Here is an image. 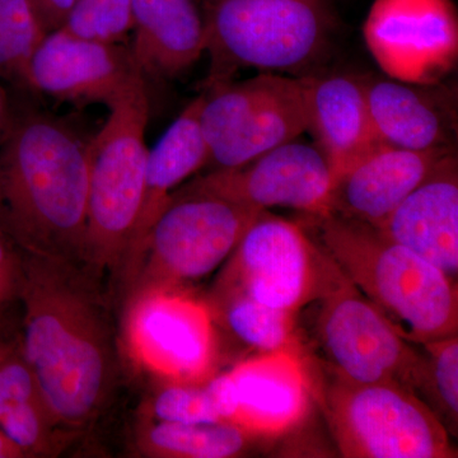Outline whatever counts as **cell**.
<instances>
[{
	"label": "cell",
	"mask_w": 458,
	"mask_h": 458,
	"mask_svg": "<svg viewBox=\"0 0 458 458\" xmlns=\"http://www.w3.org/2000/svg\"><path fill=\"white\" fill-rule=\"evenodd\" d=\"M147 417L165 423L222 420L203 382H165L147 405Z\"/></svg>",
	"instance_id": "cell-27"
},
{
	"label": "cell",
	"mask_w": 458,
	"mask_h": 458,
	"mask_svg": "<svg viewBox=\"0 0 458 458\" xmlns=\"http://www.w3.org/2000/svg\"><path fill=\"white\" fill-rule=\"evenodd\" d=\"M0 458H26L23 452L0 432Z\"/></svg>",
	"instance_id": "cell-34"
},
{
	"label": "cell",
	"mask_w": 458,
	"mask_h": 458,
	"mask_svg": "<svg viewBox=\"0 0 458 458\" xmlns=\"http://www.w3.org/2000/svg\"><path fill=\"white\" fill-rule=\"evenodd\" d=\"M379 231L458 278V162L451 152L382 223Z\"/></svg>",
	"instance_id": "cell-19"
},
{
	"label": "cell",
	"mask_w": 458,
	"mask_h": 458,
	"mask_svg": "<svg viewBox=\"0 0 458 458\" xmlns=\"http://www.w3.org/2000/svg\"><path fill=\"white\" fill-rule=\"evenodd\" d=\"M203 96H199L172 123L153 149L148 150L140 212L125 261L120 291L125 294L137 276L150 228L183 181L207 167L209 153L200 126Z\"/></svg>",
	"instance_id": "cell-20"
},
{
	"label": "cell",
	"mask_w": 458,
	"mask_h": 458,
	"mask_svg": "<svg viewBox=\"0 0 458 458\" xmlns=\"http://www.w3.org/2000/svg\"><path fill=\"white\" fill-rule=\"evenodd\" d=\"M318 400L345 458H456L438 418L396 382L351 384L331 377Z\"/></svg>",
	"instance_id": "cell-7"
},
{
	"label": "cell",
	"mask_w": 458,
	"mask_h": 458,
	"mask_svg": "<svg viewBox=\"0 0 458 458\" xmlns=\"http://www.w3.org/2000/svg\"><path fill=\"white\" fill-rule=\"evenodd\" d=\"M131 53L144 77L172 80L207 51V32L194 0H132Z\"/></svg>",
	"instance_id": "cell-21"
},
{
	"label": "cell",
	"mask_w": 458,
	"mask_h": 458,
	"mask_svg": "<svg viewBox=\"0 0 458 458\" xmlns=\"http://www.w3.org/2000/svg\"><path fill=\"white\" fill-rule=\"evenodd\" d=\"M228 373L236 393L234 423L256 436L271 441L309 414L312 384L302 352H261Z\"/></svg>",
	"instance_id": "cell-16"
},
{
	"label": "cell",
	"mask_w": 458,
	"mask_h": 458,
	"mask_svg": "<svg viewBox=\"0 0 458 458\" xmlns=\"http://www.w3.org/2000/svg\"><path fill=\"white\" fill-rule=\"evenodd\" d=\"M333 174L315 144L300 138L246 164L212 170L182 189L207 192L262 212L288 208L300 214L327 212Z\"/></svg>",
	"instance_id": "cell-13"
},
{
	"label": "cell",
	"mask_w": 458,
	"mask_h": 458,
	"mask_svg": "<svg viewBox=\"0 0 458 458\" xmlns=\"http://www.w3.org/2000/svg\"><path fill=\"white\" fill-rule=\"evenodd\" d=\"M60 426L41 394L21 403L0 420V432L23 452L25 457L54 456L62 447Z\"/></svg>",
	"instance_id": "cell-26"
},
{
	"label": "cell",
	"mask_w": 458,
	"mask_h": 458,
	"mask_svg": "<svg viewBox=\"0 0 458 458\" xmlns=\"http://www.w3.org/2000/svg\"><path fill=\"white\" fill-rule=\"evenodd\" d=\"M318 249L302 225L262 210L225 262L213 295L240 293L298 315L315 294Z\"/></svg>",
	"instance_id": "cell-11"
},
{
	"label": "cell",
	"mask_w": 458,
	"mask_h": 458,
	"mask_svg": "<svg viewBox=\"0 0 458 458\" xmlns=\"http://www.w3.org/2000/svg\"><path fill=\"white\" fill-rule=\"evenodd\" d=\"M90 140L86 233L81 269L102 288L120 285L123 261L140 216L148 148L146 82L108 106Z\"/></svg>",
	"instance_id": "cell-4"
},
{
	"label": "cell",
	"mask_w": 458,
	"mask_h": 458,
	"mask_svg": "<svg viewBox=\"0 0 458 458\" xmlns=\"http://www.w3.org/2000/svg\"><path fill=\"white\" fill-rule=\"evenodd\" d=\"M454 148L408 150L379 144L333 182L327 212L381 227Z\"/></svg>",
	"instance_id": "cell-17"
},
{
	"label": "cell",
	"mask_w": 458,
	"mask_h": 458,
	"mask_svg": "<svg viewBox=\"0 0 458 458\" xmlns=\"http://www.w3.org/2000/svg\"><path fill=\"white\" fill-rule=\"evenodd\" d=\"M370 55L387 77L443 82L458 60L454 0H375L363 26Z\"/></svg>",
	"instance_id": "cell-12"
},
{
	"label": "cell",
	"mask_w": 458,
	"mask_h": 458,
	"mask_svg": "<svg viewBox=\"0 0 458 458\" xmlns=\"http://www.w3.org/2000/svg\"><path fill=\"white\" fill-rule=\"evenodd\" d=\"M90 140L44 111H14L0 141V228L25 254L81 267Z\"/></svg>",
	"instance_id": "cell-2"
},
{
	"label": "cell",
	"mask_w": 458,
	"mask_h": 458,
	"mask_svg": "<svg viewBox=\"0 0 458 458\" xmlns=\"http://www.w3.org/2000/svg\"><path fill=\"white\" fill-rule=\"evenodd\" d=\"M410 390L427 403L448 434L458 432V335L420 344Z\"/></svg>",
	"instance_id": "cell-24"
},
{
	"label": "cell",
	"mask_w": 458,
	"mask_h": 458,
	"mask_svg": "<svg viewBox=\"0 0 458 458\" xmlns=\"http://www.w3.org/2000/svg\"><path fill=\"white\" fill-rule=\"evenodd\" d=\"M205 23L212 56L208 86L238 69L297 77L321 71L337 18L331 0H209Z\"/></svg>",
	"instance_id": "cell-5"
},
{
	"label": "cell",
	"mask_w": 458,
	"mask_h": 458,
	"mask_svg": "<svg viewBox=\"0 0 458 458\" xmlns=\"http://www.w3.org/2000/svg\"><path fill=\"white\" fill-rule=\"evenodd\" d=\"M146 82L131 49L120 42L47 33L27 64L25 89L74 105L114 102Z\"/></svg>",
	"instance_id": "cell-14"
},
{
	"label": "cell",
	"mask_w": 458,
	"mask_h": 458,
	"mask_svg": "<svg viewBox=\"0 0 458 458\" xmlns=\"http://www.w3.org/2000/svg\"><path fill=\"white\" fill-rule=\"evenodd\" d=\"M306 306L315 311L312 336L328 376L351 384L396 382L410 388L419 351L319 249L315 294Z\"/></svg>",
	"instance_id": "cell-6"
},
{
	"label": "cell",
	"mask_w": 458,
	"mask_h": 458,
	"mask_svg": "<svg viewBox=\"0 0 458 458\" xmlns=\"http://www.w3.org/2000/svg\"><path fill=\"white\" fill-rule=\"evenodd\" d=\"M269 439L256 436L234 421L143 424L137 433L138 450L155 458H233L249 454Z\"/></svg>",
	"instance_id": "cell-22"
},
{
	"label": "cell",
	"mask_w": 458,
	"mask_h": 458,
	"mask_svg": "<svg viewBox=\"0 0 458 458\" xmlns=\"http://www.w3.org/2000/svg\"><path fill=\"white\" fill-rule=\"evenodd\" d=\"M377 140L408 150L454 148L457 137V92L443 82H403L361 75Z\"/></svg>",
	"instance_id": "cell-15"
},
{
	"label": "cell",
	"mask_w": 458,
	"mask_h": 458,
	"mask_svg": "<svg viewBox=\"0 0 458 458\" xmlns=\"http://www.w3.org/2000/svg\"><path fill=\"white\" fill-rule=\"evenodd\" d=\"M13 114L14 108L12 106V101L11 98H9L7 89H5V87L2 84V81H0V141H2L5 131H7Z\"/></svg>",
	"instance_id": "cell-32"
},
{
	"label": "cell",
	"mask_w": 458,
	"mask_h": 458,
	"mask_svg": "<svg viewBox=\"0 0 458 458\" xmlns=\"http://www.w3.org/2000/svg\"><path fill=\"white\" fill-rule=\"evenodd\" d=\"M200 126L208 167H238L300 138L307 129L302 78L262 73L214 83L203 93Z\"/></svg>",
	"instance_id": "cell-9"
},
{
	"label": "cell",
	"mask_w": 458,
	"mask_h": 458,
	"mask_svg": "<svg viewBox=\"0 0 458 458\" xmlns=\"http://www.w3.org/2000/svg\"><path fill=\"white\" fill-rule=\"evenodd\" d=\"M104 288L71 262L23 252L21 352L60 426L98 417L113 394L114 335Z\"/></svg>",
	"instance_id": "cell-1"
},
{
	"label": "cell",
	"mask_w": 458,
	"mask_h": 458,
	"mask_svg": "<svg viewBox=\"0 0 458 458\" xmlns=\"http://www.w3.org/2000/svg\"><path fill=\"white\" fill-rule=\"evenodd\" d=\"M38 394H41L35 376L17 345L0 358V420Z\"/></svg>",
	"instance_id": "cell-29"
},
{
	"label": "cell",
	"mask_w": 458,
	"mask_h": 458,
	"mask_svg": "<svg viewBox=\"0 0 458 458\" xmlns=\"http://www.w3.org/2000/svg\"><path fill=\"white\" fill-rule=\"evenodd\" d=\"M213 300L210 310H218L225 327L241 343L261 352H301L294 313L265 306L240 293L213 295Z\"/></svg>",
	"instance_id": "cell-23"
},
{
	"label": "cell",
	"mask_w": 458,
	"mask_h": 458,
	"mask_svg": "<svg viewBox=\"0 0 458 458\" xmlns=\"http://www.w3.org/2000/svg\"><path fill=\"white\" fill-rule=\"evenodd\" d=\"M306 131L327 159L333 182L379 146L360 74L302 75Z\"/></svg>",
	"instance_id": "cell-18"
},
{
	"label": "cell",
	"mask_w": 458,
	"mask_h": 458,
	"mask_svg": "<svg viewBox=\"0 0 458 458\" xmlns=\"http://www.w3.org/2000/svg\"><path fill=\"white\" fill-rule=\"evenodd\" d=\"M7 316L0 315V358L7 355L12 349L16 348L18 340L12 339L7 330Z\"/></svg>",
	"instance_id": "cell-33"
},
{
	"label": "cell",
	"mask_w": 458,
	"mask_h": 458,
	"mask_svg": "<svg viewBox=\"0 0 458 458\" xmlns=\"http://www.w3.org/2000/svg\"><path fill=\"white\" fill-rule=\"evenodd\" d=\"M298 223L410 344L458 335L457 282L369 223L333 212Z\"/></svg>",
	"instance_id": "cell-3"
},
{
	"label": "cell",
	"mask_w": 458,
	"mask_h": 458,
	"mask_svg": "<svg viewBox=\"0 0 458 458\" xmlns=\"http://www.w3.org/2000/svg\"><path fill=\"white\" fill-rule=\"evenodd\" d=\"M123 342L141 369L167 382H203L216 355L209 304L188 292L155 291L123 302Z\"/></svg>",
	"instance_id": "cell-10"
},
{
	"label": "cell",
	"mask_w": 458,
	"mask_h": 458,
	"mask_svg": "<svg viewBox=\"0 0 458 458\" xmlns=\"http://www.w3.org/2000/svg\"><path fill=\"white\" fill-rule=\"evenodd\" d=\"M40 16L42 26L47 33L64 26L66 18L77 0H32Z\"/></svg>",
	"instance_id": "cell-31"
},
{
	"label": "cell",
	"mask_w": 458,
	"mask_h": 458,
	"mask_svg": "<svg viewBox=\"0 0 458 458\" xmlns=\"http://www.w3.org/2000/svg\"><path fill=\"white\" fill-rule=\"evenodd\" d=\"M47 33L32 0H0V81L25 89L30 57Z\"/></svg>",
	"instance_id": "cell-25"
},
{
	"label": "cell",
	"mask_w": 458,
	"mask_h": 458,
	"mask_svg": "<svg viewBox=\"0 0 458 458\" xmlns=\"http://www.w3.org/2000/svg\"><path fill=\"white\" fill-rule=\"evenodd\" d=\"M259 213L207 192L176 190L148 233L123 302L148 292H188L225 265Z\"/></svg>",
	"instance_id": "cell-8"
},
{
	"label": "cell",
	"mask_w": 458,
	"mask_h": 458,
	"mask_svg": "<svg viewBox=\"0 0 458 458\" xmlns=\"http://www.w3.org/2000/svg\"><path fill=\"white\" fill-rule=\"evenodd\" d=\"M131 2L77 0L62 29L89 40L122 42L132 29Z\"/></svg>",
	"instance_id": "cell-28"
},
{
	"label": "cell",
	"mask_w": 458,
	"mask_h": 458,
	"mask_svg": "<svg viewBox=\"0 0 458 458\" xmlns=\"http://www.w3.org/2000/svg\"><path fill=\"white\" fill-rule=\"evenodd\" d=\"M23 280V252L0 228V315L20 304Z\"/></svg>",
	"instance_id": "cell-30"
}]
</instances>
